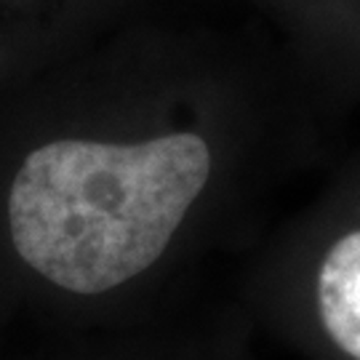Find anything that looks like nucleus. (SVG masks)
<instances>
[{
    "label": "nucleus",
    "instance_id": "nucleus-1",
    "mask_svg": "<svg viewBox=\"0 0 360 360\" xmlns=\"http://www.w3.org/2000/svg\"><path fill=\"white\" fill-rule=\"evenodd\" d=\"M211 171L206 134L147 107L0 89V321L96 312L142 288Z\"/></svg>",
    "mask_w": 360,
    "mask_h": 360
},
{
    "label": "nucleus",
    "instance_id": "nucleus-2",
    "mask_svg": "<svg viewBox=\"0 0 360 360\" xmlns=\"http://www.w3.org/2000/svg\"><path fill=\"white\" fill-rule=\"evenodd\" d=\"M315 299L334 349L342 358L360 360V227L339 235L323 254Z\"/></svg>",
    "mask_w": 360,
    "mask_h": 360
},
{
    "label": "nucleus",
    "instance_id": "nucleus-3",
    "mask_svg": "<svg viewBox=\"0 0 360 360\" xmlns=\"http://www.w3.org/2000/svg\"><path fill=\"white\" fill-rule=\"evenodd\" d=\"M77 360H139V358H126V355H91V358H77Z\"/></svg>",
    "mask_w": 360,
    "mask_h": 360
}]
</instances>
